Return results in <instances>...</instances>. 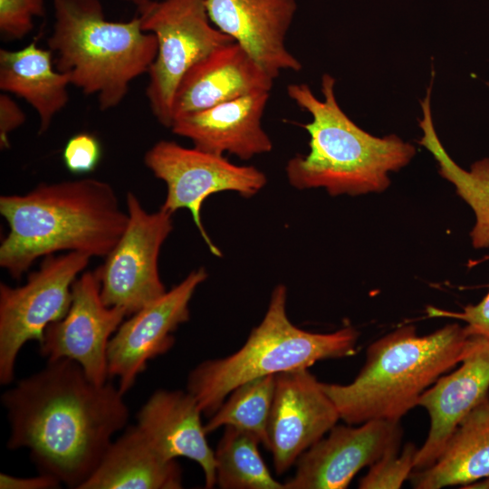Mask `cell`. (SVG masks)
Wrapping results in <instances>:
<instances>
[{"mask_svg":"<svg viewBox=\"0 0 489 489\" xmlns=\"http://www.w3.org/2000/svg\"><path fill=\"white\" fill-rule=\"evenodd\" d=\"M489 476V396L458 424L436 461L415 470L409 479L417 489L467 485ZM463 487V486H462Z\"/></svg>","mask_w":489,"mask_h":489,"instance_id":"22","label":"cell"},{"mask_svg":"<svg viewBox=\"0 0 489 489\" xmlns=\"http://www.w3.org/2000/svg\"><path fill=\"white\" fill-rule=\"evenodd\" d=\"M287 289L277 285L262 321L235 353L200 362L188 374L187 390L211 417L239 385L256 378L309 369L319 360L352 356L359 332L344 327L315 333L292 324L286 312Z\"/></svg>","mask_w":489,"mask_h":489,"instance_id":"6","label":"cell"},{"mask_svg":"<svg viewBox=\"0 0 489 489\" xmlns=\"http://www.w3.org/2000/svg\"><path fill=\"white\" fill-rule=\"evenodd\" d=\"M144 163L167 185V197L160 208L171 215L181 208L189 210L202 238L216 256L222 254L201 219L206 197L221 191H235L250 197L267 181L264 173L254 166L235 165L224 155L186 148L172 140L155 143L146 152Z\"/></svg>","mask_w":489,"mask_h":489,"instance_id":"9","label":"cell"},{"mask_svg":"<svg viewBox=\"0 0 489 489\" xmlns=\"http://www.w3.org/2000/svg\"><path fill=\"white\" fill-rule=\"evenodd\" d=\"M26 117L20 106L6 93L0 95V146L10 147L9 134L22 126Z\"/></svg>","mask_w":489,"mask_h":489,"instance_id":"30","label":"cell"},{"mask_svg":"<svg viewBox=\"0 0 489 489\" xmlns=\"http://www.w3.org/2000/svg\"><path fill=\"white\" fill-rule=\"evenodd\" d=\"M202 411L187 390L158 389L137 414V426L166 459L186 457L201 466L205 487L216 485L215 453L201 421Z\"/></svg>","mask_w":489,"mask_h":489,"instance_id":"18","label":"cell"},{"mask_svg":"<svg viewBox=\"0 0 489 489\" xmlns=\"http://www.w3.org/2000/svg\"><path fill=\"white\" fill-rule=\"evenodd\" d=\"M206 6L212 24L273 79L283 71L302 69L285 44L297 10L296 0H206Z\"/></svg>","mask_w":489,"mask_h":489,"instance_id":"15","label":"cell"},{"mask_svg":"<svg viewBox=\"0 0 489 489\" xmlns=\"http://www.w3.org/2000/svg\"><path fill=\"white\" fill-rule=\"evenodd\" d=\"M399 421L373 419L354 427L334 426L301 455L284 489H344L356 474L381 457L398 453Z\"/></svg>","mask_w":489,"mask_h":489,"instance_id":"13","label":"cell"},{"mask_svg":"<svg viewBox=\"0 0 489 489\" xmlns=\"http://www.w3.org/2000/svg\"><path fill=\"white\" fill-rule=\"evenodd\" d=\"M335 79L321 77L323 100L306 83H291L286 92L312 121L301 125L309 134L310 151L289 159L290 184L299 189L324 187L331 196H357L384 191L388 173L409 163L416 149L392 134L375 137L354 123L340 107Z\"/></svg>","mask_w":489,"mask_h":489,"instance_id":"3","label":"cell"},{"mask_svg":"<svg viewBox=\"0 0 489 489\" xmlns=\"http://www.w3.org/2000/svg\"><path fill=\"white\" fill-rule=\"evenodd\" d=\"M273 82L238 43L222 45L193 65L182 78L174 97L172 122L189 112L255 92H270Z\"/></svg>","mask_w":489,"mask_h":489,"instance_id":"19","label":"cell"},{"mask_svg":"<svg viewBox=\"0 0 489 489\" xmlns=\"http://www.w3.org/2000/svg\"><path fill=\"white\" fill-rule=\"evenodd\" d=\"M417 448L408 442L400 455L388 454L369 466V472L360 479L361 489H398L409 478L415 469Z\"/></svg>","mask_w":489,"mask_h":489,"instance_id":"26","label":"cell"},{"mask_svg":"<svg viewBox=\"0 0 489 489\" xmlns=\"http://www.w3.org/2000/svg\"><path fill=\"white\" fill-rule=\"evenodd\" d=\"M0 213L9 225L0 245V266L14 279L38 258L61 251L106 257L129 221L113 187L90 177L1 196Z\"/></svg>","mask_w":489,"mask_h":489,"instance_id":"2","label":"cell"},{"mask_svg":"<svg viewBox=\"0 0 489 489\" xmlns=\"http://www.w3.org/2000/svg\"><path fill=\"white\" fill-rule=\"evenodd\" d=\"M471 341L457 323L425 336L417 335L413 325L401 326L369 346L351 383L321 386L349 425L399 421L442 374L462 361Z\"/></svg>","mask_w":489,"mask_h":489,"instance_id":"4","label":"cell"},{"mask_svg":"<svg viewBox=\"0 0 489 489\" xmlns=\"http://www.w3.org/2000/svg\"><path fill=\"white\" fill-rule=\"evenodd\" d=\"M462 488H468V489H489V476L487 477H484L481 480H478L470 484H467V485H465L463 486Z\"/></svg>","mask_w":489,"mask_h":489,"instance_id":"32","label":"cell"},{"mask_svg":"<svg viewBox=\"0 0 489 489\" xmlns=\"http://www.w3.org/2000/svg\"><path fill=\"white\" fill-rule=\"evenodd\" d=\"M176 459L160 455L137 425L112 440L99 465L80 489H178Z\"/></svg>","mask_w":489,"mask_h":489,"instance_id":"20","label":"cell"},{"mask_svg":"<svg viewBox=\"0 0 489 489\" xmlns=\"http://www.w3.org/2000/svg\"><path fill=\"white\" fill-rule=\"evenodd\" d=\"M275 375H267L236 387L204 425L206 434L226 426L254 434L268 450V421Z\"/></svg>","mask_w":489,"mask_h":489,"instance_id":"25","label":"cell"},{"mask_svg":"<svg viewBox=\"0 0 489 489\" xmlns=\"http://www.w3.org/2000/svg\"><path fill=\"white\" fill-rule=\"evenodd\" d=\"M432 85L420 101L423 118L419 126L423 137L418 141L438 162L440 175L453 183L457 194L471 206L475 225L471 231L475 248L489 247V158L475 162L469 171L461 168L447 154L435 130L430 108Z\"/></svg>","mask_w":489,"mask_h":489,"instance_id":"23","label":"cell"},{"mask_svg":"<svg viewBox=\"0 0 489 489\" xmlns=\"http://www.w3.org/2000/svg\"><path fill=\"white\" fill-rule=\"evenodd\" d=\"M54 22L47 39L55 68L71 85L97 98L101 110L119 106L130 83L148 73L158 42L140 18L106 19L100 0H53Z\"/></svg>","mask_w":489,"mask_h":489,"instance_id":"5","label":"cell"},{"mask_svg":"<svg viewBox=\"0 0 489 489\" xmlns=\"http://www.w3.org/2000/svg\"><path fill=\"white\" fill-rule=\"evenodd\" d=\"M270 92H255L174 119L170 129L194 147L247 160L268 153L273 142L262 126Z\"/></svg>","mask_w":489,"mask_h":489,"instance_id":"17","label":"cell"},{"mask_svg":"<svg viewBox=\"0 0 489 489\" xmlns=\"http://www.w3.org/2000/svg\"><path fill=\"white\" fill-rule=\"evenodd\" d=\"M126 316L124 310L102 302L95 271L85 272L72 284L67 314L45 329L40 354L47 361L72 360L92 382L103 385L110 378L109 343Z\"/></svg>","mask_w":489,"mask_h":489,"instance_id":"11","label":"cell"},{"mask_svg":"<svg viewBox=\"0 0 489 489\" xmlns=\"http://www.w3.org/2000/svg\"><path fill=\"white\" fill-rule=\"evenodd\" d=\"M124 1L129 2V3L137 5V7L139 8V7L144 5L145 4H147L148 2H149L150 0H124Z\"/></svg>","mask_w":489,"mask_h":489,"instance_id":"33","label":"cell"},{"mask_svg":"<svg viewBox=\"0 0 489 489\" xmlns=\"http://www.w3.org/2000/svg\"><path fill=\"white\" fill-rule=\"evenodd\" d=\"M61 484L55 477L40 473L34 477H16L0 474L1 489H53L59 488Z\"/></svg>","mask_w":489,"mask_h":489,"instance_id":"31","label":"cell"},{"mask_svg":"<svg viewBox=\"0 0 489 489\" xmlns=\"http://www.w3.org/2000/svg\"><path fill=\"white\" fill-rule=\"evenodd\" d=\"M461 363L449 375L438 378L419 398L417 406L427 410L430 429L417 449L415 470L432 465L461 420L489 396V340L472 335Z\"/></svg>","mask_w":489,"mask_h":489,"instance_id":"16","label":"cell"},{"mask_svg":"<svg viewBox=\"0 0 489 489\" xmlns=\"http://www.w3.org/2000/svg\"><path fill=\"white\" fill-rule=\"evenodd\" d=\"M487 85H488V87H489V82H487Z\"/></svg>","mask_w":489,"mask_h":489,"instance_id":"34","label":"cell"},{"mask_svg":"<svg viewBox=\"0 0 489 489\" xmlns=\"http://www.w3.org/2000/svg\"><path fill=\"white\" fill-rule=\"evenodd\" d=\"M119 387L98 385L69 359L48 360L1 396L7 447L25 448L40 474L80 489L99 465L129 411Z\"/></svg>","mask_w":489,"mask_h":489,"instance_id":"1","label":"cell"},{"mask_svg":"<svg viewBox=\"0 0 489 489\" xmlns=\"http://www.w3.org/2000/svg\"><path fill=\"white\" fill-rule=\"evenodd\" d=\"M91 257L77 252L50 254L17 287L0 283V383L14 378V365L23 346L39 344L47 326L62 320L72 303V287Z\"/></svg>","mask_w":489,"mask_h":489,"instance_id":"8","label":"cell"},{"mask_svg":"<svg viewBox=\"0 0 489 489\" xmlns=\"http://www.w3.org/2000/svg\"><path fill=\"white\" fill-rule=\"evenodd\" d=\"M339 419L336 406L308 369L275 374L267 427L275 473L288 471Z\"/></svg>","mask_w":489,"mask_h":489,"instance_id":"14","label":"cell"},{"mask_svg":"<svg viewBox=\"0 0 489 489\" xmlns=\"http://www.w3.org/2000/svg\"><path fill=\"white\" fill-rule=\"evenodd\" d=\"M429 316L450 317L466 323L465 330L469 335H476L489 340V292L477 304H469L462 312H454L428 307Z\"/></svg>","mask_w":489,"mask_h":489,"instance_id":"29","label":"cell"},{"mask_svg":"<svg viewBox=\"0 0 489 489\" xmlns=\"http://www.w3.org/2000/svg\"><path fill=\"white\" fill-rule=\"evenodd\" d=\"M69 85L68 76L55 68L53 53L39 47L36 41L16 51L0 50V89L34 109L39 133L49 129L68 103Z\"/></svg>","mask_w":489,"mask_h":489,"instance_id":"21","label":"cell"},{"mask_svg":"<svg viewBox=\"0 0 489 489\" xmlns=\"http://www.w3.org/2000/svg\"><path fill=\"white\" fill-rule=\"evenodd\" d=\"M101 157L99 139L91 133L82 132L71 137L62 150V161L72 174L92 172Z\"/></svg>","mask_w":489,"mask_h":489,"instance_id":"28","label":"cell"},{"mask_svg":"<svg viewBox=\"0 0 489 489\" xmlns=\"http://www.w3.org/2000/svg\"><path fill=\"white\" fill-rule=\"evenodd\" d=\"M206 1L150 0L138 8L141 28L158 42L146 96L152 114L166 128L171 126L175 93L187 71L216 48L234 42L212 24Z\"/></svg>","mask_w":489,"mask_h":489,"instance_id":"7","label":"cell"},{"mask_svg":"<svg viewBox=\"0 0 489 489\" xmlns=\"http://www.w3.org/2000/svg\"><path fill=\"white\" fill-rule=\"evenodd\" d=\"M259 439L226 426L215 453L216 485L222 489H284L262 458Z\"/></svg>","mask_w":489,"mask_h":489,"instance_id":"24","label":"cell"},{"mask_svg":"<svg viewBox=\"0 0 489 489\" xmlns=\"http://www.w3.org/2000/svg\"><path fill=\"white\" fill-rule=\"evenodd\" d=\"M44 14V0H0V33L8 41L21 40Z\"/></svg>","mask_w":489,"mask_h":489,"instance_id":"27","label":"cell"},{"mask_svg":"<svg viewBox=\"0 0 489 489\" xmlns=\"http://www.w3.org/2000/svg\"><path fill=\"white\" fill-rule=\"evenodd\" d=\"M129 221L124 233L95 270L101 297L130 316L166 292L159 273L160 248L173 229L171 214L149 213L131 192L126 197Z\"/></svg>","mask_w":489,"mask_h":489,"instance_id":"10","label":"cell"},{"mask_svg":"<svg viewBox=\"0 0 489 489\" xmlns=\"http://www.w3.org/2000/svg\"><path fill=\"white\" fill-rule=\"evenodd\" d=\"M207 277L204 268L191 272L162 296L123 321L108 347L109 377L119 379L126 394L148 362L167 353L175 343L173 332L189 319V302Z\"/></svg>","mask_w":489,"mask_h":489,"instance_id":"12","label":"cell"}]
</instances>
